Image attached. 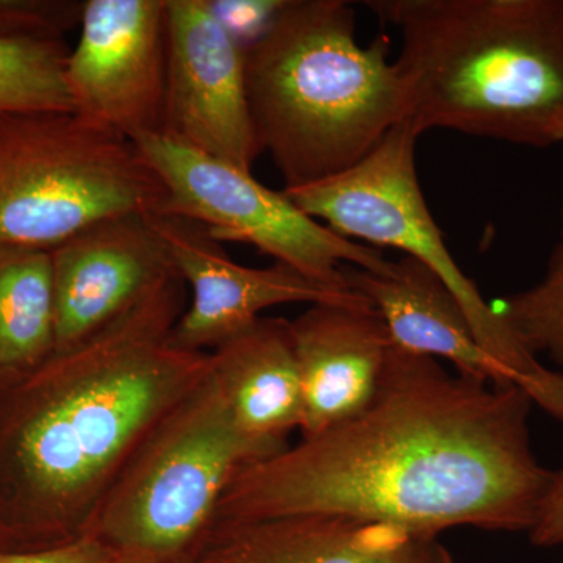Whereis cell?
Masks as SVG:
<instances>
[{"label": "cell", "mask_w": 563, "mask_h": 563, "mask_svg": "<svg viewBox=\"0 0 563 563\" xmlns=\"http://www.w3.org/2000/svg\"><path fill=\"white\" fill-rule=\"evenodd\" d=\"M152 231L190 287L191 302L173 331L187 351L209 352L251 328L263 310L282 303H372L358 292L328 290L287 266L250 268L229 257L199 222L179 214H146Z\"/></svg>", "instance_id": "11"}, {"label": "cell", "mask_w": 563, "mask_h": 563, "mask_svg": "<svg viewBox=\"0 0 563 563\" xmlns=\"http://www.w3.org/2000/svg\"><path fill=\"white\" fill-rule=\"evenodd\" d=\"M66 63L74 111L136 140L162 131L166 0H88Z\"/></svg>", "instance_id": "9"}, {"label": "cell", "mask_w": 563, "mask_h": 563, "mask_svg": "<svg viewBox=\"0 0 563 563\" xmlns=\"http://www.w3.org/2000/svg\"><path fill=\"white\" fill-rule=\"evenodd\" d=\"M51 255L55 354L106 331L179 274L146 214L95 222Z\"/></svg>", "instance_id": "12"}, {"label": "cell", "mask_w": 563, "mask_h": 563, "mask_svg": "<svg viewBox=\"0 0 563 563\" xmlns=\"http://www.w3.org/2000/svg\"><path fill=\"white\" fill-rule=\"evenodd\" d=\"M54 354L51 251L0 246V387L31 376Z\"/></svg>", "instance_id": "18"}, {"label": "cell", "mask_w": 563, "mask_h": 563, "mask_svg": "<svg viewBox=\"0 0 563 563\" xmlns=\"http://www.w3.org/2000/svg\"><path fill=\"white\" fill-rule=\"evenodd\" d=\"M120 551L96 537L87 536L76 542L44 550H0V563H110Z\"/></svg>", "instance_id": "21"}, {"label": "cell", "mask_w": 563, "mask_h": 563, "mask_svg": "<svg viewBox=\"0 0 563 563\" xmlns=\"http://www.w3.org/2000/svg\"><path fill=\"white\" fill-rule=\"evenodd\" d=\"M418 136L412 122H402L347 172L284 192L333 232L377 250L396 247L428 266L461 302L484 351L528 393L533 406L563 424V373L544 366L520 342L448 251L418 180Z\"/></svg>", "instance_id": "7"}, {"label": "cell", "mask_w": 563, "mask_h": 563, "mask_svg": "<svg viewBox=\"0 0 563 563\" xmlns=\"http://www.w3.org/2000/svg\"><path fill=\"white\" fill-rule=\"evenodd\" d=\"M532 407L517 385L393 346L365 412L247 465L214 523L339 515L432 537L459 526L529 533L554 479L532 451Z\"/></svg>", "instance_id": "1"}, {"label": "cell", "mask_w": 563, "mask_h": 563, "mask_svg": "<svg viewBox=\"0 0 563 563\" xmlns=\"http://www.w3.org/2000/svg\"><path fill=\"white\" fill-rule=\"evenodd\" d=\"M196 555L202 563H454L439 537L339 515L217 521Z\"/></svg>", "instance_id": "13"}, {"label": "cell", "mask_w": 563, "mask_h": 563, "mask_svg": "<svg viewBox=\"0 0 563 563\" xmlns=\"http://www.w3.org/2000/svg\"><path fill=\"white\" fill-rule=\"evenodd\" d=\"M529 537L539 548H563V468L554 472L553 484Z\"/></svg>", "instance_id": "22"}, {"label": "cell", "mask_w": 563, "mask_h": 563, "mask_svg": "<svg viewBox=\"0 0 563 563\" xmlns=\"http://www.w3.org/2000/svg\"><path fill=\"white\" fill-rule=\"evenodd\" d=\"M133 141L76 111L0 113V246L52 251L107 218L165 209Z\"/></svg>", "instance_id": "5"}, {"label": "cell", "mask_w": 563, "mask_h": 563, "mask_svg": "<svg viewBox=\"0 0 563 563\" xmlns=\"http://www.w3.org/2000/svg\"><path fill=\"white\" fill-rule=\"evenodd\" d=\"M81 10L69 0H0V113L74 111L63 36Z\"/></svg>", "instance_id": "17"}, {"label": "cell", "mask_w": 563, "mask_h": 563, "mask_svg": "<svg viewBox=\"0 0 563 563\" xmlns=\"http://www.w3.org/2000/svg\"><path fill=\"white\" fill-rule=\"evenodd\" d=\"M110 563H162L152 555L141 553H118Z\"/></svg>", "instance_id": "23"}, {"label": "cell", "mask_w": 563, "mask_h": 563, "mask_svg": "<svg viewBox=\"0 0 563 563\" xmlns=\"http://www.w3.org/2000/svg\"><path fill=\"white\" fill-rule=\"evenodd\" d=\"M302 385V437L354 420L379 391L393 347L372 303H314L290 321Z\"/></svg>", "instance_id": "14"}, {"label": "cell", "mask_w": 563, "mask_h": 563, "mask_svg": "<svg viewBox=\"0 0 563 563\" xmlns=\"http://www.w3.org/2000/svg\"><path fill=\"white\" fill-rule=\"evenodd\" d=\"M553 140L555 143H563V120L554 128Z\"/></svg>", "instance_id": "24"}, {"label": "cell", "mask_w": 563, "mask_h": 563, "mask_svg": "<svg viewBox=\"0 0 563 563\" xmlns=\"http://www.w3.org/2000/svg\"><path fill=\"white\" fill-rule=\"evenodd\" d=\"M344 276L351 290L365 296L380 314L393 346L443 358L453 363L455 373L479 383L517 385L477 342L450 288L417 258L406 255L380 273L346 266Z\"/></svg>", "instance_id": "15"}, {"label": "cell", "mask_w": 563, "mask_h": 563, "mask_svg": "<svg viewBox=\"0 0 563 563\" xmlns=\"http://www.w3.org/2000/svg\"><path fill=\"white\" fill-rule=\"evenodd\" d=\"M388 54V36L358 43L343 0H288L244 52L252 124L285 188L347 172L410 120L409 87Z\"/></svg>", "instance_id": "4"}, {"label": "cell", "mask_w": 563, "mask_h": 563, "mask_svg": "<svg viewBox=\"0 0 563 563\" xmlns=\"http://www.w3.org/2000/svg\"><path fill=\"white\" fill-rule=\"evenodd\" d=\"M162 133L252 173L262 154L246 95L244 51L207 0H166Z\"/></svg>", "instance_id": "10"}, {"label": "cell", "mask_w": 563, "mask_h": 563, "mask_svg": "<svg viewBox=\"0 0 563 563\" xmlns=\"http://www.w3.org/2000/svg\"><path fill=\"white\" fill-rule=\"evenodd\" d=\"M172 563H202L199 561L198 555L192 554L188 555V558L180 559V561L172 562Z\"/></svg>", "instance_id": "25"}, {"label": "cell", "mask_w": 563, "mask_h": 563, "mask_svg": "<svg viewBox=\"0 0 563 563\" xmlns=\"http://www.w3.org/2000/svg\"><path fill=\"white\" fill-rule=\"evenodd\" d=\"M401 33L417 132L554 144L563 120V0H368Z\"/></svg>", "instance_id": "3"}, {"label": "cell", "mask_w": 563, "mask_h": 563, "mask_svg": "<svg viewBox=\"0 0 563 563\" xmlns=\"http://www.w3.org/2000/svg\"><path fill=\"white\" fill-rule=\"evenodd\" d=\"M210 354L211 373L240 431L266 457L282 453L302 422L290 321L261 318Z\"/></svg>", "instance_id": "16"}, {"label": "cell", "mask_w": 563, "mask_h": 563, "mask_svg": "<svg viewBox=\"0 0 563 563\" xmlns=\"http://www.w3.org/2000/svg\"><path fill=\"white\" fill-rule=\"evenodd\" d=\"M133 143L165 188L162 211L199 222L218 243L251 244L313 284L340 292L354 291L344 276L346 266L380 273L390 263L383 251L333 232L251 172L162 132Z\"/></svg>", "instance_id": "8"}, {"label": "cell", "mask_w": 563, "mask_h": 563, "mask_svg": "<svg viewBox=\"0 0 563 563\" xmlns=\"http://www.w3.org/2000/svg\"><path fill=\"white\" fill-rule=\"evenodd\" d=\"M214 20L220 22L244 52L265 38L288 0H207Z\"/></svg>", "instance_id": "20"}, {"label": "cell", "mask_w": 563, "mask_h": 563, "mask_svg": "<svg viewBox=\"0 0 563 563\" xmlns=\"http://www.w3.org/2000/svg\"><path fill=\"white\" fill-rule=\"evenodd\" d=\"M265 459L240 431L210 372L136 448L90 536L162 563L196 554L233 479Z\"/></svg>", "instance_id": "6"}, {"label": "cell", "mask_w": 563, "mask_h": 563, "mask_svg": "<svg viewBox=\"0 0 563 563\" xmlns=\"http://www.w3.org/2000/svg\"><path fill=\"white\" fill-rule=\"evenodd\" d=\"M496 310L533 355H550L563 366V210L561 236L543 279L504 299Z\"/></svg>", "instance_id": "19"}, {"label": "cell", "mask_w": 563, "mask_h": 563, "mask_svg": "<svg viewBox=\"0 0 563 563\" xmlns=\"http://www.w3.org/2000/svg\"><path fill=\"white\" fill-rule=\"evenodd\" d=\"M185 295L176 274L106 331L0 387V537L31 551L90 536L136 448L211 372L210 352L173 342Z\"/></svg>", "instance_id": "2"}]
</instances>
